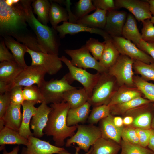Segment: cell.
I'll return each mask as SVG.
<instances>
[{
	"label": "cell",
	"mask_w": 154,
	"mask_h": 154,
	"mask_svg": "<svg viewBox=\"0 0 154 154\" xmlns=\"http://www.w3.org/2000/svg\"><path fill=\"white\" fill-rule=\"evenodd\" d=\"M96 8L91 0H80L76 5L75 13L74 15L76 21L78 20L87 15Z\"/></svg>",
	"instance_id": "39"
},
{
	"label": "cell",
	"mask_w": 154,
	"mask_h": 154,
	"mask_svg": "<svg viewBox=\"0 0 154 154\" xmlns=\"http://www.w3.org/2000/svg\"><path fill=\"white\" fill-rule=\"evenodd\" d=\"M140 145L146 147L148 146L151 136L152 133L151 130L136 128Z\"/></svg>",
	"instance_id": "45"
},
{
	"label": "cell",
	"mask_w": 154,
	"mask_h": 154,
	"mask_svg": "<svg viewBox=\"0 0 154 154\" xmlns=\"http://www.w3.org/2000/svg\"><path fill=\"white\" fill-rule=\"evenodd\" d=\"M23 89V86H16L11 89L10 91L11 104L22 105L25 100Z\"/></svg>",
	"instance_id": "44"
},
{
	"label": "cell",
	"mask_w": 154,
	"mask_h": 154,
	"mask_svg": "<svg viewBox=\"0 0 154 154\" xmlns=\"http://www.w3.org/2000/svg\"><path fill=\"white\" fill-rule=\"evenodd\" d=\"M21 106L11 103L2 118L5 127L18 132L22 119V114L21 111Z\"/></svg>",
	"instance_id": "23"
},
{
	"label": "cell",
	"mask_w": 154,
	"mask_h": 154,
	"mask_svg": "<svg viewBox=\"0 0 154 154\" xmlns=\"http://www.w3.org/2000/svg\"><path fill=\"white\" fill-rule=\"evenodd\" d=\"M35 104L32 102L25 100L22 105V119L19 133L21 136L27 139L29 136H33L30 130V125L31 119L37 112V108L34 106Z\"/></svg>",
	"instance_id": "19"
},
{
	"label": "cell",
	"mask_w": 154,
	"mask_h": 154,
	"mask_svg": "<svg viewBox=\"0 0 154 154\" xmlns=\"http://www.w3.org/2000/svg\"><path fill=\"white\" fill-rule=\"evenodd\" d=\"M151 21L154 24V17L152 16L150 19Z\"/></svg>",
	"instance_id": "58"
},
{
	"label": "cell",
	"mask_w": 154,
	"mask_h": 154,
	"mask_svg": "<svg viewBox=\"0 0 154 154\" xmlns=\"http://www.w3.org/2000/svg\"><path fill=\"white\" fill-rule=\"evenodd\" d=\"M46 73L45 69L40 66L31 65L28 66L9 84L10 90L16 86L25 87L36 84L38 87L45 80L44 78Z\"/></svg>",
	"instance_id": "10"
},
{
	"label": "cell",
	"mask_w": 154,
	"mask_h": 154,
	"mask_svg": "<svg viewBox=\"0 0 154 154\" xmlns=\"http://www.w3.org/2000/svg\"><path fill=\"white\" fill-rule=\"evenodd\" d=\"M133 117L130 116H126L123 119V124L127 125L133 123Z\"/></svg>",
	"instance_id": "52"
},
{
	"label": "cell",
	"mask_w": 154,
	"mask_h": 154,
	"mask_svg": "<svg viewBox=\"0 0 154 154\" xmlns=\"http://www.w3.org/2000/svg\"><path fill=\"white\" fill-rule=\"evenodd\" d=\"M76 132L67 139L65 143L66 147H69L73 143L78 145L77 148L88 152L90 147L102 137L100 128L94 125H77Z\"/></svg>",
	"instance_id": "4"
},
{
	"label": "cell",
	"mask_w": 154,
	"mask_h": 154,
	"mask_svg": "<svg viewBox=\"0 0 154 154\" xmlns=\"http://www.w3.org/2000/svg\"><path fill=\"white\" fill-rule=\"evenodd\" d=\"M141 93L136 88L121 86L114 92L108 105L110 107L128 102L141 96Z\"/></svg>",
	"instance_id": "21"
},
{
	"label": "cell",
	"mask_w": 154,
	"mask_h": 154,
	"mask_svg": "<svg viewBox=\"0 0 154 154\" xmlns=\"http://www.w3.org/2000/svg\"><path fill=\"white\" fill-rule=\"evenodd\" d=\"M64 75L60 80L52 79L44 81L39 86L44 99L48 104L59 103L63 101V95L66 92L76 88L73 86Z\"/></svg>",
	"instance_id": "5"
},
{
	"label": "cell",
	"mask_w": 154,
	"mask_h": 154,
	"mask_svg": "<svg viewBox=\"0 0 154 154\" xmlns=\"http://www.w3.org/2000/svg\"><path fill=\"white\" fill-rule=\"evenodd\" d=\"M76 153L74 154H79L78 153V152L79 151V149H78L77 148H76ZM92 148L91 147L89 149V151L87 152H86V153L84 154H89L92 151ZM57 154H72L69 153L65 149L64 150L61 151L59 152Z\"/></svg>",
	"instance_id": "53"
},
{
	"label": "cell",
	"mask_w": 154,
	"mask_h": 154,
	"mask_svg": "<svg viewBox=\"0 0 154 154\" xmlns=\"http://www.w3.org/2000/svg\"><path fill=\"white\" fill-rule=\"evenodd\" d=\"M28 141L21 136L18 132L4 127L0 131L1 150L3 149L6 144L23 145L27 146Z\"/></svg>",
	"instance_id": "30"
},
{
	"label": "cell",
	"mask_w": 154,
	"mask_h": 154,
	"mask_svg": "<svg viewBox=\"0 0 154 154\" xmlns=\"http://www.w3.org/2000/svg\"><path fill=\"white\" fill-rule=\"evenodd\" d=\"M137 46L150 56L154 60V42H148L142 40Z\"/></svg>",
	"instance_id": "49"
},
{
	"label": "cell",
	"mask_w": 154,
	"mask_h": 154,
	"mask_svg": "<svg viewBox=\"0 0 154 154\" xmlns=\"http://www.w3.org/2000/svg\"><path fill=\"white\" fill-rule=\"evenodd\" d=\"M90 104L87 102L82 106L74 108H70L68 112L66 123L68 126L76 125L79 123H84L90 114Z\"/></svg>",
	"instance_id": "22"
},
{
	"label": "cell",
	"mask_w": 154,
	"mask_h": 154,
	"mask_svg": "<svg viewBox=\"0 0 154 154\" xmlns=\"http://www.w3.org/2000/svg\"><path fill=\"white\" fill-rule=\"evenodd\" d=\"M10 91L9 84L4 81H0V94H4Z\"/></svg>",
	"instance_id": "50"
},
{
	"label": "cell",
	"mask_w": 154,
	"mask_h": 154,
	"mask_svg": "<svg viewBox=\"0 0 154 154\" xmlns=\"http://www.w3.org/2000/svg\"><path fill=\"white\" fill-rule=\"evenodd\" d=\"M56 30L59 33L61 38H64L67 34L73 35L81 32H87L100 35L104 40L112 38L103 29L91 28L81 24L68 22H63L62 25H58Z\"/></svg>",
	"instance_id": "16"
},
{
	"label": "cell",
	"mask_w": 154,
	"mask_h": 154,
	"mask_svg": "<svg viewBox=\"0 0 154 154\" xmlns=\"http://www.w3.org/2000/svg\"><path fill=\"white\" fill-rule=\"evenodd\" d=\"M91 153L89 154H91Z\"/></svg>",
	"instance_id": "60"
},
{
	"label": "cell",
	"mask_w": 154,
	"mask_h": 154,
	"mask_svg": "<svg viewBox=\"0 0 154 154\" xmlns=\"http://www.w3.org/2000/svg\"><path fill=\"white\" fill-rule=\"evenodd\" d=\"M2 37L6 46L11 50L15 61L23 69L27 68L28 66L25 62L24 56L27 52V47L15 40L12 37L7 36Z\"/></svg>",
	"instance_id": "20"
},
{
	"label": "cell",
	"mask_w": 154,
	"mask_h": 154,
	"mask_svg": "<svg viewBox=\"0 0 154 154\" xmlns=\"http://www.w3.org/2000/svg\"><path fill=\"white\" fill-rule=\"evenodd\" d=\"M142 23V40L148 42H154V24L150 19H146Z\"/></svg>",
	"instance_id": "41"
},
{
	"label": "cell",
	"mask_w": 154,
	"mask_h": 154,
	"mask_svg": "<svg viewBox=\"0 0 154 154\" xmlns=\"http://www.w3.org/2000/svg\"><path fill=\"white\" fill-rule=\"evenodd\" d=\"M127 15V12L124 11L116 9L107 11L104 30L112 37H121L123 28Z\"/></svg>",
	"instance_id": "14"
},
{
	"label": "cell",
	"mask_w": 154,
	"mask_h": 154,
	"mask_svg": "<svg viewBox=\"0 0 154 154\" xmlns=\"http://www.w3.org/2000/svg\"><path fill=\"white\" fill-rule=\"evenodd\" d=\"M92 1L96 9H99L108 11L116 10L117 9L114 0H93Z\"/></svg>",
	"instance_id": "46"
},
{
	"label": "cell",
	"mask_w": 154,
	"mask_h": 154,
	"mask_svg": "<svg viewBox=\"0 0 154 154\" xmlns=\"http://www.w3.org/2000/svg\"><path fill=\"white\" fill-rule=\"evenodd\" d=\"M28 144L26 147L23 148L21 154H58L65 149L54 146L49 141L40 139L34 136H29Z\"/></svg>",
	"instance_id": "15"
},
{
	"label": "cell",
	"mask_w": 154,
	"mask_h": 154,
	"mask_svg": "<svg viewBox=\"0 0 154 154\" xmlns=\"http://www.w3.org/2000/svg\"><path fill=\"white\" fill-rule=\"evenodd\" d=\"M151 101L141 96L128 102L113 106L110 107L111 114H123L131 110L149 104Z\"/></svg>",
	"instance_id": "33"
},
{
	"label": "cell",
	"mask_w": 154,
	"mask_h": 154,
	"mask_svg": "<svg viewBox=\"0 0 154 154\" xmlns=\"http://www.w3.org/2000/svg\"><path fill=\"white\" fill-rule=\"evenodd\" d=\"M60 59L68 69L69 72L65 75L68 80L71 84L74 81L79 82L83 86L90 98L100 78L101 74L97 72L96 74H92L84 69L77 67L64 56H62Z\"/></svg>",
	"instance_id": "7"
},
{
	"label": "cell",
	"mask_w": 154,
	"mask_h": 154,
	"mask_svg": "<svg viewBox=\"0 0 154 154\" xmlns=\"http://www.w3.org/2000/svg\"><path fill=\"white\" fill-rule=\"evenodd\" d=\"M15 61L13 56L8 50L6 46L3 39H1L0 42V61Z\"/></svg>",
	"instance_id": "48"
},
{
	"label": "cell",
	"mask_w": 154,
	"mask_h": 154,
	"mask_svg": "<svg viewBox=\"0 0 154 154\" xmlns=\"http://www.w3.org/2000/svg\"><path fill=\"white\" fill-rule=\"evenodd\" d=\"M105 46L99 62L103 67L108 70L116 62L120 54L111 38L104 40Z\"/></svg>",
	"instance_id": "25"
},
{
	"label": "cell",
	"mask_w": 154,
	"mask_h": 154,
	"mask_svg": "<svg viewBox=\"0 0 154 154\" xmlns=\"http://www.w3.org/2000/svg\"><path fill=\"white\" fill-rule=\"evenodd\" d=\"M133 81L135 86L144 95L146 99L154 102V84L138 76H134Z\"/></svg>",
	"instance_id": "36"
},
{
	"label": "cell",
	"mask_w": 154,
	"mask_h": 154,
	"mask_svg": "<svg viewBox=\"0 0 154 154\" xmlns=\"http://www.w3.org/2000/svg\"><path fill=\"white\" fill-rule=\"evenodd\" d=\"M105 44L104 41L101 42L97 39L90 38L86 41L85 45L93 57L99 60L103 52Z\"/></svg>",
	"instance_id": "40"
},
{
	"label": "cell",
	"mask_w": 154,
	"mask_h": 154,
	"mask_svg": "<svg viewBox=\"0 0 154 154\" xmlns=\"http://www.w3.org/2000/svg\"><path fill=\"white\" fill-rule=\"evenodd\" d=\"M50 107L51 110L43 132L47 136H52L56 146L60 147L65 145L66 138L75 133L77 127L67 125V114L70 108L67 103L63 101L51 104Z\"/></svg>",
	"instance_id": "2"
},
{
	"label": "cell",
	"mask_w": 154,
	"mask_h": 154,
	"mask_svg": "<svg viewBox=\"0 0 154 154\" xmlns=\"http://www.w3.org/2000/svg\"><path fill=\"white\" fill-rule=\"evenodd\" d=\"M49 14V21L56 30L58 24L61 22H67L69 19L68 13L66 10L55 2H51Z\"/></svg>",
	"instance_id": "31"
},
{
	"label": "cell",
	"mask_w": 154,
	"mask_h": 154,
	"mask_svg": "<svg viewBox=\"0 0 154 154\" xmlns=\"http://www.w3.org/2000/svg\"><path fill=\"white\" fill-rule=\"evenodd\" d=\"M113 116L110 114L100 121V128L102 137L111 139L120 144L122 132L123 128H119L114 124Z\"/></svg>",
	"instance_id": "18"
},
{
	"label": "cell",
	"mask_w": 154,
	"mask_h": 154,
	"mask_svg": "<svg viewBox=\"0 0 154 154\" xmlns=\"http://www.w3.org/2000/svg\"><path fill=\"white\" fill-rule=\"evenodd\" d=\"M110 114V107L107 104L93 107L87 119L88 123V124H96Z\"/></svg>",
	"instance_id": "35"
},
{
	"label": "cell",
	"mask_w": 154,
	"mask_h": 154,
	"mask_svg": "<svg viewBox=\"0 0 154 154\" xmlns=\"http://www.w3.org/2000/svg\"><path fill=\"white\" fill-rule=\"evenodd\" d=\"M112 37L120 54L147 64L154 62V60L150 56L139 49L132 42L122 36Z\"/></svg>",
	"instance_id": "12"
},
{
	"label": "cell",
	"mask_w": 154,
	"mask_h": 154,
	"mask_svg": "<svg viewBox=\"0 0 154 154\" xmlns=\"http://www.w3.org/2000/svg\"><path fill=\"white\" fill-rule=\"evenodd\" d=\"M19 149V146H18L14 147L11 152H7L5 147L3 149V154H18V153Z\"/></svg>",
	"instance_id": "55"
},
{
	"label": "cell",
	"mask_w": 154,
	"mask_h": 154,
	"mask_svg": "<svg viewBox=\"0 0 154 154\" xmlns=\"http://www.w3.org/2000/svg\"><path fill=\"white\" fill-rule=\"evenodd\" d=\"M113 120L114 124L119 128H123V119L120 117H115L113 118Z\"/></svg>",
	"instance_id": "51"
},
{
	"label": "cell",
	"mask_w": 154,
	"mask_h": 154,
	"mask_svg": "<svg viewBox=\"0 0 154 154\" xmlns=\"http://www.w3.org/2000/svg\"><path fill=\"white\" fill-rule=\"evenodd\" d=\"M120 154H154L149 149L122 140Z\"/></svg>",
	"instance_id": "38"
},
{
	"label": "cell",
	"mask_w": 154,
	"mask_h": 154,
	"mask_svg": "<svg viewBox=\"0 0 154 154\" xmlns=\"http://www.w3.org/2000/svg\"><path fill=\"white\" fill-rule=\"evenodd\" d=\"M51 110L50 107L44 102L37 108V112L33 116L30 123L34 137L41 138L44 134L43 130L46 126Z\"/></svg>",
	"instance_id": "17"
},
{
	"label": "cell",
	"mask_w": 154,
	"mask_h": 154,
	"mask_svg": "<svg viewBox=\"0 0 154 154\" xmlns=\"http://www.w3.org/2000/svg\"><path fill=\"white\" fill-rule=\"evenodd\" d=\"M135 60L120 54L114 64L108 70V73L114 77L120 86L132 87L135 86L133 64Z\"/></svg>",
	"instance_id": "8"
},
{
	"label": "cell",
	"mask_w": 154,
	"mask_h": 154,
	"mask_svg": "<svg viewBox=\"0 0 154 154\" xmlns=\"http://www.w3.org/2000/svg\"><path fill=\"white\" fill-rule=\"evenodd\" d=\"M133 69L145 80L154 81V62L148 64L135 60L133 64Z\"/></svg>",
	"instance_id": "34"
},
{
	"label": "cell",
	"mask_w": 154,
	"mask_h": 154,
	"mask_svg": "<svg viewBox=\"0 0 154 154\" xmlns=\"http://www.w3.org/2000/svg\"><path fill=\"white\" fill-rule=\"evenodd\" d=\"M5 1L7 5L9 6H11L18 3L20 1L19 0H5Z\"/></svg>",
	"instance_id": "57"
},
{
	"label": "cell",
	"mask_w": 154,
	"mask_h": 154,
	"mask_svg": "<svg viewBox=\"0 0 154 154\" xmlns=\"http://www.w3.org/2000/svg\"><path fill=\"white\" fill-rule=\"evenodd\" d=\"M114 1L117 9H126L139 22H142L146 19H150L152 17L147 0H116Z\"/></svg>",
	"instance_id": "13"
},
{
	"label": "cell",
	"mask_w": 154,
	"mask_h": 154,
	"mask_svg": "<svg viewBox=\"0 0 154 154\" xmlns=\"http://www.w3.org/2000/svg\"></svg>",
	"instance_id": "61"
},
{
	"label": "cell",
	"mask_w": 154,
	"mask_h": 154,
	"mask_svg": "<svg viewBox=\"0 0 154 154\" xmlns=\"http://www.w3.org/2000/svg\"><path fill=\"white\" fill-rule=\"evenodd\" d=\"M149 3V10L152 16L154 17V0H147Z\"/></svg>",
	"instance_id": "56"
},
{
	"label": "cell",
	"mask_w": 154,
	"mask_h": 154,
	"mask_svg": "<svg viewBox=\"0 0 154 154\" xmlns=\"http://www.w3.org/2000/svg\"><path fill=\"white\" fill-rule=\"evenodd\" d=\"M116 80L108 72L101 74L88 102L93 107L108 104L114 92Z\"/></svg>",
	"instance_id": "6"
},
{
	"label": "cell",
	"mask_w": 154,
	"mask_h": 154,
	"mask_svg": "<svg viewBox=\"0 0 154 154\" xmlns=\"http://www.w3.org/2000/svg\"><path fill=\"white\" fill-rule=\"evenodd\" d=\"M122 36L126 39L132 41L137 46L142 40L141 34L137 27L136 19L131 13L127 14L123 28Z\"/></svg>",
	"instance_id": "24"
},
{
	"label": "cell",
	"mask_w": 154,
	"mask_h": 154,
	"mask_svg": "<svg viewBox=\"0 0 154 154\" xmlns=\"http://www.w3.org/2000/svg\"><path fill=\"white\" fill-rule=\"evenodd\" d=\"M78 88L69 90L64 93L63 101L67 103L70 108L80 107L88 102L89 97L84 88Z\"/></svg>",
	"instance_id": "27"
},
{
	"label": "cell",
	"mask_w": 154,
	"mask_h": 154,
	"mask_svg": "<svg viewBox=\"0 0 154 154\" xmlns=\"http://www.w3.org/2000/svg\"><path fill=\"white\" fill-rule=\"evenodd\" d=\"M121 137L123 140L133 144L140 145L135 128L131 127L123 128Z\"/></svg>",
	"instance_id": "43"
},
{
	"label": "cell",
	"mask_w": 154,
	"mask_h": 154,
	"mask_svg": "<svg viewBox=\"0 0 154 154\" xmlns=\"http://www.w3.org/2000/svg\"><path fill=\"white\" fill-rule=\"evenodd\" d=\"M23 92L25 100L35 104L44 102L43 96L38 86L33 85L25 87L23 89Z\"/></svg>",
	"instance_id": "37"
},
{
	"label": "cell",
	"mask_w": 154,
	"mask_h": 154,
	"mask_svg": "<svg viewBox=\"0 0 154 154\" xmlns=\"http://www.w3.org/2000/svg\"><path fill=\"white\" fill-rule=\"evenodd\" d=\"M91 154H118L121 146L111 139L101 137L92 146Z\"/></svg>",
	"instance_id": "29"
},
{
	"label": "cell",
	"mask_w": 154,
	"mask_h": 154,
	"mask_svg": "<svg viewBox=\"0 0 154 154\" xmlns=\"http://www.w3.org/2000/svg\"><path fill=\"white\" fill-rule=\"evenodd\" d=\"M27 12L23 0L11 6L0 0L1 35L10 36L19 42L32 34L28 29Z\"/></svg>",
	"instance_id": "1"
},
{
	"label": "cell",
	"mask_w": 154,
	"mask_h": 154,
	"mask_svg": "<svg viewBox=\"0 0 154 154\" xmlns=\"http://www.w3.org/2000/svg\"><path fill=\"white\" fill-rule=\"evenodd\" d=\"M65 52L71 58L72 63L77 67L83 69H93L100 74L108 72V70L91 55L85 45L78 49H66Z\"/></svg>",
	"instance_id": "9"
},
{
	"label": "cell",
	"mask_w": 154,
	"mask_h": 154,
	"mask_svg": "<svg viewBox=\"0 0 154 154\" xmlns=\"http://www.w3.org/2000/svg\"><path fill=\"white\" fill-rule=\"evenodd\" d=\"M11 103L10 91L0 94V119L3 118Z\"/></svg>",
	"instance_id": "47"
},
{
	"label": "cell",
	"mask_w": 154,
	"mask_h": 154,
	"mask_svg": "<svg viewBox=\"0 0 154 154\" xmlns=\"http://www.w3.org/2000/svg\"><path fill=\"white\" fill-rule=\"evenodd\" d=\"M151 121V114L147 112L141 113L137 116L134 119L133 123L136 128L149 129Z\"/></svg>",
	"instance_id": "42"
},
{
	"label": "cell",
	"mask_w": 154,
	"mask_h": 154,
	"mask_svg": "<svg viewBox=\"0 0 154 154\" xmlns=\"http://www.w3.org/2000/svg\"><path fill=\"white\" fill-rule=\"evenodd\" d=\"M148 147L154 153V135L153 133L151 136Z\"/></svg>",
	"instance_id": "54"
},
{
	"label": "cell",
	"mask_w": 154,
	"mask_h": 154,
	"mask_svg": "<svg viewBox=\"0 0 154 154\" xmlns=\"http://www.w3.org/2000/svg\"><path fill=\"white\" fill-rule=\"evenodd\" d=\"M23 69L15 61L0 63V81L12 83Z\"/></svg>",
	"instance_id": "28"
},
{
	"label": "cell",
	"mask_w": 154,
	"mask_h": 154,
	"mask_svg": "<svg viewBox=\"0 0 154 154\" xmlns=\"http://www.w3.org/2000/svg\"><path fill=\"white\" fill-rule=\"evenodd\" d=\"M33 1L24 0L28 25L35 33L42 52L58 56L60 44L56 30L42 24L35 17L31 6Z\"/></svg>",
	"instance_id": "3"
},
{
	"label": "cell",
	"mask_w": 154,
	"mask_h": 154,
	"mask_svg": "<svg viewBox=\"0 0 154 154\" xmlns=\"http://www.w3.org/2000/svg\"><path fill=\"white\" fill-rule=\"evenodd\" d=\"M50 5V2L47 0H33L31 4L33 13L37 15V19L46 25L49 21Z\"/></svg>",
	"instance_id": "32"
},
{
	"label": "cell",
	"mask_w": 154,
	"mask_h": 154,
	"mask_svg": "<svg viewBox=\"0 0 154 154\" xmlns=\"http://www.w3.org/2000/svg\"><path fill=\"white\" fill-rule=\"evenodd\" d=\"M153 133L154 135V130L152 129L151 130Z\"/></svg>",
	"instance_id": "59"
},
{
	"label": "cell",
	"mask_w": 154,
	"mask_h": 154,
	"mask_svg": "<svg viewBox=\"0 0 154 154\" xmlns=\"http://www.w3.org/2000/svg\"><path fill=\"white\" fill-rule=\"evenodd\" d=\"M95 10L93 13L78 20L76 23L104 30L106 24L107 11L99 9Z\"/></svg>",
	"instance_id": "26"
},
{
	"label": "cell",
	"mask_w": 154,
	"mask_h": 154,
	"mask_svg": "<svg viewBox=\"0 0 154 154\" xmlns=\"http://www.w3.org/2000/svg\"><path fill=\"white\" fill-rule=\"evenodd\" d=\"M27 52L31 58V65L40 66L45 69L46 73L53 75L62 68V62L58 55L38 52L27 48Z\"/></svg>",
	"instance_id": "11"
}]
</instances>
